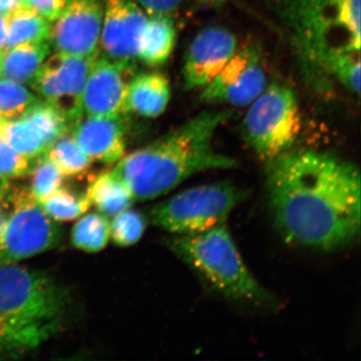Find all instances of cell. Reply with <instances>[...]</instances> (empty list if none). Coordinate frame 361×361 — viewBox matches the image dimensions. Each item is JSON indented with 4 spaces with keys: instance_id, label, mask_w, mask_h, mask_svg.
<instances>
[{
    "instance_id": "6da1fadb",
    "label": "cell",
    "mask_w": 361,
    "mask_h": 361,
    "mask_svg": "<svg viewBox=\"0 0 361 361\" xmlns=\"http://www.w3.org/2000/svg\"><path fill=\"white\" fill-rule=\"evenodd\" d=\"M275 225L288 243L331 251L360 232V173L331 154L289 149L266 161Z\"/></svg>"
},
{
    "instance_id": "7a4b0ae2",
    "label": "cell",
    "mask_w": 361,
    "mask_h": 361,
    "mask_svg": "<svg viewBox=\"0 0 361 361\" xmlns=\"http://www.w3.org/2000/svg\"><path fill=\"white\" fill-rule=\"evenodd\" d=\"M293 59L304 85L316 92L334 87L336 56L360 52L361 0H258Z\"/></svg>"
},
{
    "instance_id": "3957f363",
    "label": "cell",
    "mask_w": 361,
    "mask_h": 361,
    "mask_svg": "<svg viewBox=\"0 0 361 361\" xmlns=\"http://www.w3.org/2000/svg\"><path fill=\"white\" fill-rule=\"evenodd\" d=\"M230 110L207 111L118 161L111 171L135 200L158 198L199 173L238 165L214 147V137Z\"/></svg>"
},
{
    "instance_id": "277c9868",
    "label": "cell",
    "mask_w": 361,
    "mask_h": 361,
    "mask_svg": "<svg viewBox=\"0 0 361 361\" xmlns=\"http://www.w3.org/2000/svg\"><path fill=\"white\" fill-rule=\"evenodd\" d=\"M71 297L47 273L0 264V358L35 350L65 329Z\"/></svg>"
},
{
    "instance_id": "5b68a950",
    "label": "cell",
    "mask_w": 361,
    "mask_h": 361,
    "mask_svg": "<svg viewBox=\"0 0 361 361\" xmlns=\"http://www.w3.org/2000/svg\"><path fill=\"white\" fill-rule=\"evenodd\" d=\"M168 247L225 298L255 305L272 302L269 292L247 267L226 224L176 235L168 240Z\"/></svg>"
},
{
    "instance_id": "8992f818",
    "label": "cell",
    "mask_w": 361,
    "mask_h": 361,
    "mask_svg": "<svg viewBox=\"0 0 361 361\" xmlns=\"http://www.w3.org/2000/svg\"><path fill=\"white\" fill-rule=\"evenodd\" d=\"M249 106L243 121V135L259 158L270 161L293 148L302 130V116L290 87L267 85Z\"/></svg>"
},
{
    "instance_id": "52a82bcc",
    "label": "cell",
    "mask_w": 361,
    "mask_h": 361,
    "mask_svg": "<svg viewBox=\"0 0 361 361\" xmlns=\"http://www.w3.org/2000/svg\"><path fill=\"white\" fill-rule=\"evenodd\" d=\"M246 195L243 189L228 182L190 188L157 204L152 209L151 220L172 234H196L226 224Z\"/></svg>"
},
{
    "instance_id": "ba28073f",
    "label": "cell",
    "mask_w": 361,
    "mask_h": 361,
    "mask_svg": "<svg viewBox=\"0 0 361 361\" xmlns=\"http://www.w3.org/2000/svg\"><path fill=\"white\" fill-rule=\"evenodd\" d=\"M6 200L11 211L0 240V264L16 263L58 245L61 229L28 188H7Z\"/></svg>"
},
{
    "instance_id": "9c48e42d",
    "label": "cell",
    "mask_w": 361,
    "mask_h": 361,
    "mask_svg": "<svg viewBox=\"0 0 361 361\" xmlns=\"http://www.w3.org/2000/svg\"><path fill=\"white\" fill-rule=\"evenodd\" d=\"M99 54L75 56L54 51L47 56L28 84L44 101L58 106L71 126L82 115L80 99Z\"/></svg>"
},
{
    "instance_id": "30bf717a",
    "label": "cell",
    "mask_w": 361,
    "mask_h": 361,
    "mask_svg": "<svg viewBox=\"0 0 361 361\" xmlns=\"http://www.w3.org/2000/svg\"><path fill=\"white\" fill-rule=\"evenodd\" d=\"M264 59L256 45L238 49L217 77L202 89L206 103L249 106L267 87Z\"/></svg>"
},
{
    "instance_id": "8fae6325",
    "label": "cell",
    "mask_w": 361,
    "mask_h": 361,
    "mask_svg": "<svg viewBox=\"0 0 361 361\" xmlns=\"http://www.w3.org/2000/svg\"><path fill=\"white\" fill-rule=\"evenodd\" d=\"M135 75L133 63L111 61L99 56L85 82L82 114L106 118H125L130 113L128 90Z\"/></svg>"
},
{
    "instance_id": "7c38bea8",
    "label": "cell",
    "mask_w": 361,
    "mask_h": 361,
    "mask_svg": "<svg viewBox=\"0 0 361 361\" xmlns=\"http://www.w3.org/2000/svg\"><path fill=\"white\" fill-rule=\"evenodd\" d=\"M104 0H68L65 11L51 26L54 51L75 56L99 54Z\"/></svg>"
},
{
    "instance_id": "4fadbf2b",
    "label": "cell",
    "mask_w": 361,
    "mask_h": 361,
    "mask_svg": "<svg viewBox=\"0 0 361 361\" xmlns=\"http://www.w3.org/2000/svg\"><path fill=\"white\" fill-rule=\"evenodd\" d=\"M148 16L134 0H104L99 56L133 63L137 59Z\"/></svg>"
},
{
    "instance_id": "5bb4252c",
    "label": "cell",
    "mask_w": 361,
    "mask_h": 361,
    "mask_svg": "<svg viewBox=\"0 0 361 361\" xmlns=\"http://www.w3.org/2000/svg\"><path fill=\"white\" fill-rule=\"evenodd\" d=\"M237 49V37L227 28L215 25L202 30L192 40L185 56V87L203 89L217 77Z\"/></svg>"
},
{
    "instance_id": "9a60e30c",
    "label": "cell",
    "mask_w": 361,
    "mask_h": 361,
    "mask_svg": "<svg viewBox=\"0 0 361 361\" xmlns=\"http://www.w3.org/2000/svg\"><path fill=\"white\" fill-rule=\"evenodd\" d=\"M123 120V118L82 114L71 126L70 134L90 160L110 165L125 156L126 137Z\"/></svg>"
},
{
    "instance_id": "2e32d148",
    "label": "cell",
    "mask_w": 361,
    "mask_h": 361,
    "mask_svg": "<svg viewBox=\"0 0 361 361\" xmlns=\"http://www.w3.org/2000/svg\"><path fill=\"white\" fill-rule=\"evenodd\" d=\"M170 99V82L163 73H140L130 80L128 106L137 115L157 118L166 111Z\"/></svg>"
},
{
    "instance_id": "e0dca14e",
    "label": "cell",
    "mask_w": 361,
    "mask_h": 361,
    "mask_svg": "<svg viewBox=\"0 0 361 361\" xmlns=\"http://www.w3.org/2000/svg\"><path fill=\"white\" fill-rule=\"evenodd\" d=\"M51 42H25L0 51V80L30 82L51 54Z\"/></svg>"
},
{
    "instance_id": "ac0fdd59",
    "label": "cell",
    "mask_w": 361,
    "mask_h": 361,
    "mask_svg": "<svg viewBox=\"0 0 361 361\" xmlns=\"http://www.w3.org/2000/svg\"><path fill=\"white\" fill-rule=\"evenodd\" d=\"M176 37L177 32L171 16H149L137 59L149 66L164 65L174 51Z\"/></svg>"
},
{
    "instance_id": "d6986e66",
    "label": "cell",
    "mask_w": 361,
    "mask_h": 361,
    "mask_svg": "<svg viewBox=\"0 0 361 361\" xmlns=\"http://www.w3.org/2000/svg\"><path fill=\"white\" fill-rule=\"evenodd\" d=\"M85 194L104 217H115L129 209L135 201L130 190L111 171L102 172L92 179Z\"/></svg>"
},
{
    "instance_id": "ffe728a7",
    "label": "cell",
    "mask_w": 361,
    "mask_h": 361,
    "mask_svg": "<svg viewBox=\"0 0 361 361\" xmlns=\"http://www.w3.org/2000/svg\"><path fill=\"white\" fill-rule=\"evenodd\" d=\"M8 30L6 49L25 42H51V23L44 16L21 6L7 16Z\"/></svg>"
},
{
    "instance_id": "44dd1931",
    "label": "cell",
    "mask_w": 361,
    "mask_h": 361,
    "mask_svg": "<svg viewBox=\"0 0 361 361\" xmlns=\"http://www.w3.org/2000/svg\"><path fill=\"white\" fill-rule=\"evenodd\" d=\"M39 132L47 149L61 137L70 134L71 123L63 111L39 99L20 116Z\"/></svg>"
},
{
    "instance_id": "7402d4cb",
    "label": "cell",
    "mask_w": 361,
    "mask_h": 361,
    "mask_svg": "<svg viewBox=\"0 0 361 361\" xmlns=\"http://www.w3.org/2000/svg\"><path fill=\"white\" fill-rule=\"evenodd\" d=\"M0 140L30 160L39 158L47 152L39 132L23 118H0Z\"/></svg>"
},
{
    "instance_id": "603a6c76",
    "label": "cell",
    "mask_w": 361,
    "mask_h": 361,
    "mask_svg": "<svg viewBox=\"0 0 361 361\" xmlns=\"http://www.w3.org/2000/svg\"><path fill=\"white\" fill-rule=\"evenodd\" d=\"M63 177L82 178L89 173L92 160L71 134L54 142L47 152Z\"/></svg>"
},
{
    "instance_id": "cb8c5ba5",
    "label": "cell",
    "mask_w": 361,
    "mask_h": 361,
    "mask_svg": "<svg viewBox=\"0 0 361 361\" xmlns=\"http://www.w3.org/2000/svg\"><path fill=\"white\" fill-rule=\"evenodd\" d=\"M110 235L108 219L102 214L90 213L73 226L71 243L80 250L96 253L106 246Z\"/></svg>"
},
{
    "instance_id": "d4e9b609",
    "label": "cell",
    "mask_w": 361,
    "mask_h": 361,
    "mask_svg": "<svg viewBox=\"0 0 361 361\" xmlns=\"http://www.w3.org/2000/svg\"><path fill=\"white\" fill-rule=\"evenodd\" d=\"M39 204L51 219L61 222L77 219L92 206L87 194L75 193L68 188H59Z\"/></svg>"
},
{
    "instance_id": "484cf974",
    "label": "cell",
    "mask_w": 361,
    "mask_h": 361,
    "mask_svg": "<svg viewBox=\"0 0 361 361\" xmlns=\"http://www.w3.org/2000/svg\"><path fill=\"white\" fill-rule=\"evenodd\" d=\"M39 99L20 82L0 80V118H20Z\"/></svg>"
},
{
    "instance_id": "4316f807",
    "label": "cell",
    "mask_w": 361,
    "mask_h": 361,
    "mask_svg": "<svg viewBox=\"0 0 361 361\" xmlns=\"http://www.w3.org/2000/svg\"><path fill=\"white\" fill-rule=\"evenodd\" d=\"M35 164L30 169L28 174L32 176L30 180V193L35 200L42 201L52 192L58 190L63 184V177L56 166L49 158L47 154L35 159Z\"/></svg>"
},
{
    "instance_id": "83f0119b",
    "label": "cell",
    "mask_w": 361,
    "mask_h": 361,
    "mask_svg": "<svg viewBox=\"0 0 361 361\" xmlns=\"http://www.w3.org/2000/svg\"><path fill=\"white\" fill-rule=\"evenodd\" d=\"M146 226L144 216L129 208L114 217L110 226V236L116 245L132 246L141 240Z\"/></svg>"
},
{
    "instance_id": "f1b7e54d",
    "label": "cell",
    "mask_w": 361,
    "mask_h": 361,
    "mask_svg": "<svg viewBox=\"0 0 361 361\" xmlns=\"http://www.w3.org/2000/svg\"><path fill=\"white\" fill-rule=\"evenodd\" d=\"M332 82L338 84L351 94H360V52H346L336 56L329 66Z\"/></svg>"
},
{
    "instance_id": "f546056e",
    "label": "cell",
    "mask_w": 361,
    "mask_h": 361,
    "mask_svg": "<svg viewBox=\"0 0 361 361\" xmlns=\"http://www.w3.org/2000/svg\"><path fill=\"white\" fill-rule=\"evenodd\" d=\"M30 161L0 140V180L8 182L27 175L30 169Z\"/></svg>"
},
{
    "instance_id": "4dcf8cb0",
    "label": "cell",
    "mask_w": 361,
    "mask_h": 361,
    "mask_svg": "<svg viewBox=\"0 0 361 361\" xmlns=\"http://www.w3.org/2000/svg\"><path fill=\"white\" fill-rule=\"evenodd\" d=\"M68 0H23V6L32 9L51 23L58 20Z\"/></svg>"
},
{
    "instance_id": "1f68e13d",
    "label": "cell",
    "mask_w": 361,
    "mask_h": 361,
    "mask_svg": "<svg viewBox=\"0 0 361 361\" xmlns=\"http://www.w3.org/2000/svg\"><path fill=\"white\" fill-rule=\"evenodd\" d=\"M147 16H172L184 0H134Z\"/></svg>"
},
{
    "instance_id": "d6a6232c",
    "label": "cell",
    "mask_w": 361,
    "mask_h": 361,
    "mask_svg": "<svg viewBox=\"0 0 361 361\" xmlns=\"http://www.w3.org/2000/svg\"><path fill=\"white\" fill-rule=\"evenodd\" d=\"M23 6V0H0V14L8 16Z\"/></svg>"
},
{
    "instance_id": "836d02e7",
    "label": "cell",
    "mask_w": 361,
    "mask_h": 361,
    "mask_svg": "<svg viewBox=\"0 0 361 361\" xmlns=\"http://www.w3.org/2000/svg\"><path fill=\"white\" fill-rule=\"evenodd\" d=\"M7 30H8L7 16L0 14V51H2L4 49H6Z\"/></svg>"
},
{
    "instance_id": "e575fe53",
    "label": "cell",
    "mask_w": 361,
    "mask_h": 361,
    "mask_svg": "<svg viewBox=\"0 0 361 361\" xmlns=\"http://www.w3.org/2000/svg\"><path fill=\"white\" fill-rule=\"evenodd\" d=\"M7 182L0 183V207H1V204H4V202L6 201V195L7 191Z\"/></svg>"
},
{
    "instance_id": "d590c367",
    "label": "cell",
    "mask_w": 361,
    "mask_h": 361,
    "mask_svg": "<svg viewBox=\"0 0 361 361\" xmlns=\"http://www.w3.org/2000/svg\"><path fill=\"white\" fill-rule=\"evenodd\" d=\"M4 224H6V216L0 210V240H1L2 233H4Z\"/></svg>"
}]
</instances>
